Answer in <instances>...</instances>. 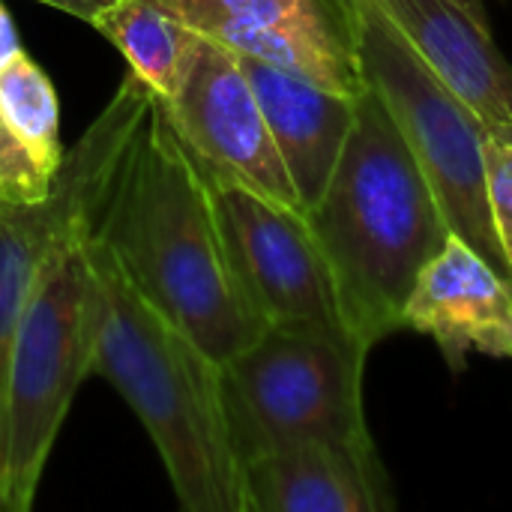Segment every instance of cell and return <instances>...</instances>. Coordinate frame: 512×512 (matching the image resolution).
<instances>
[{
    "mask_svg": "<svg viewBox=\"0 0 512 512\" xmlns=\"http://www.w3.org/2000/svg\"><path fill=\"white\" fill-rule=\"evenodd\" d=\"M426 66L480 117L486 132L512 123V66L453 0H378Z\"/></svg>",
    "mask_w": 512,
    "mask_h": 512,
    "instance_id": "cell-13",
    "label": "cell"
},
{
    "mask_svg": "<svg viewBox=\"0 0 512 512\" xmlns=\"http://www.w3.org/2000/svg\"><path fill=\"white\" fill-rule=\"evenodd\" d=\"M0 114L42 171L54 177L66 153L60 141L57 93L48 75L24 51L0 66Z\"/></svg>",
    "mask_w": 512,
    "mask_h": 512,
    "instance_id": "cell-15",
    "label": "cell"
},
{
    "mask_svg": "<svg viewBox=\"0 0 512 512\" xmlns=\"http://www.w3.org/2000/svg\"><path fill=\"white\" fill-rule=\"evenodd\" d=\"M162 102L201 165L300 210L255 87L231 48L201 36L177 93Z\"/></svg>",
    "mask_w": 512,
    "mask_h": 512,
    "instance_id": "cell-9",
    "label": "cell"
},
{
    "mask_svg": "<svg viewBox=\"0 0 512 512\" xmlns=\"http://www.w3.org/2000/svg\"><path fill=\"white\" fill-rule=\"evenodd\" d=\"M93 27L126 57L159 99H171L195 57L201 33L192 30L171 0H117Z\"/></svg>",
    "mask_w": 512,
    "mask_h": 512,
    "instance_id": "cell-14",
    "label": "cell"
},
{
    "mask_svg": "<svg viewBox=\"0 0 512 512\" xmlns=\"http://www.w3.org/2000/svg\"><path fill=\"white\" fill-rule=\"evenodd\" d=\"M237 60L255 87L300 210L309 213L324 198L342 159L357 114V96L330 90L249 54H237Z\"/></svg>",
    "mask_w": 512,
    "mask_h": 512,
    "instance_id": "cell-12",
    "label": "cell"
},
{
    "mask_svg": "<svg viewBox=\"0 0 512 512\" xmlns=\"http://www.w3.org/2000/svg\"><path fill=\"white\" fill-rule=\"evenodd\" d=\"M369 351L348 327L267 324L222 366L225 414L240 468L285 444L369 438L363 411Z\"/></svg>",
    "mask_w": 512,
    "mask_h": 512,
    "instance_id": "cell-4",
    "label": "cell"
},
{
    "mask_svg": "<svg viewBox=\"0 0 512 512\" xmlns=\"http://www.w3.org/2000/svg\"><path fill=\"white\" fill-rule=\"evenodd\" d=\"M207 39L330 90L360 96L369 81L360 60L354 0H171Z\"/></svg>",
    "mask_w": 512,
    "mask_h": 512,
    "instance_id": "cell-8",
    "label": "cell"
},
{
    "mask_svg": "<svg viewBox=\"0 0 512 512\" xmlns=\"http://www.w3.org/2000/svg\"><path fill=\"white\" fill-rule=\"evenodd\" d=\"M51 183L54 177L42 171V165L15 138V132L6 126L0 114V201H9V204L39 201L51 192Z\"/></svg>",
    "mask_w": 512,
    "mask_h": 512,
    "instance_id": "cell-16",
    "label": "cell"
},
{
    "mask_svg": "<svg viewBox=\"0 0 512 512\" xmlns=\"http://www.w3.org/2000/svg\"><path fill=\"white\" fill-rule=\"evenodd\" d=\"M39 3H45V6H51V9H57V12H66V15H72V18H81V21H87V24L93 27V21H96L108 6H114L117 0H39Z\"/></svg>",
    "mask_w": 512,
    "mask_h": 512,
    "instance_id": "cell-18",
    "label": "cell"
},
{
    "mask_svg": "<svg viewBox=\"0 0 512 512\" xmlns=\"http://www.w3.org/2000/svg\"><path fill=\"white\" fill-rule=\"evenodd\" d=\"M489 135H498V138H504V141H510L512 144V123L510 126H501L498 132H489Z\"/></svg>",
    "mask_w": 512,
    "mask_h": 512,
    "instance_id": "cell-21",
    "label": "cell"
},
{
    "mask_svg": "<svg viewBox=\"0 0 512 512\" xmlns=\"http://www.w3.org/2000/svg\"><path fill=\"white\" fill-rule=\"evenodd\" d=\"M246 512H387L393 492L372 435L300 441L243 462Z\"/></svg>",
    "mask_w": 512,
    "mask_h": 512,
    "instance_id": "cell-11",
    "label": "cell"
},
{
    "mask_svg": "<svg viewBox=\"0 0 512 512\" xmlns=\"http://www.w3.org/2000/svg\"><path fill=\"white\" fill-rule=\"evenodd\" d=\"M96 270L90 372L105 378L147 429L186 512H246L231 444L222 366L159 312L87 237Z\"/></svg>",
    "mask_w": 512,
    "mask_h": 512,
    "instance_id": "cell-3",
    "label": "cell"
},
{
    "mask_svg": "<svg viewBox=\"0 0 512 512\" xmlns=\"http://www.w3.org/2000/svg\"><path fill=\"white\" fill-rule=\"evenodd\" d=\"M402 330L435 339L453 372H462L471 354L512 360L510 285L462 237L447 234L417 276Z\"/></svg>",
    "mask_w": 512,
    "mask_h": 512,
    "instance_id": "cell-10",
    "label": "cell"
},
{
    "mask_svg": "<svg viewBox=\"0 0 512 512\" xmlns=\"http://www.w3.org/2000/svg\"><path fill=\"white\" fill-rule=\"evenodd\" d=\"M306 219L348 330L369 348L402 330L417 276L450 231L417 153L372 84L357 96L342 159Z\"/></svg>",
    "mask_w": 512,
    "mask_h": 512,
    "instance_id": "cell-2",
    "label": "cell"
},
{
    "mask_svg": "<svg viewBox=\"0 0 512 512\" xmlns=\"http://www.w3.org/2000/svg\"><path fill=\"white\" fill-rule=\"evenodd\" d=\"M96 270L87 231L42 267L9 360L3 510L27 512L78 387L93 375Z\"/></svg>",
    "mask_w": 512,
    "mask_h": 512,
    "instance_id": "cell-5",
    "label": "cell"
},
{
    "mask_svg": "<svg viewBox=\"0 0 512 512\" xmlns=\"http://www.w3.org/2000/svg\"><path fill=\"white\" fill-rule=\"evenodd\" d=\"M87 237L219 366L264 333L267 321L234 270L207 177L156 93Z\"/></svg>",
    "mask_w": 512,
    "mask_h": 512,
    "instance_id": "cell-1",
    "label": "cell"
},
{
    "mask_svg": "<svg viewBox=\"0 0 512 512\" xmlns=\"http://www.w3.org/2000/svg\"><path fill=\"white\" fill-rule=\"evenodd\" d=\"M18 51H21V42H18L15 24H12L9 12L3 9V3H0V66H3L6 60H12Z\"/></svg>",
    "mask_w": 512,
    "mask_h": 512,
    "instance_id": "cell-19",
    "label": "cell"
},
{
    "mask_svg": "<svg viewBox=\"0 0 512 512\" xmlns=\"http://www.w3.org/2000/svg\"><path fill=\"white\" fill-rule=\"evenodd\" d=\"M201 171L234 270L264 321L348 327L330 264L306 213L207 165H201Z\"/></svg>",
    "mask_w": 512,
    "mask_h": 512,
    "instance_id": "cell-7",
    "label": "cell"
},
{
    "mask_svg": "<svg viewBox=\"0 0 512 512\" xmlns=\"http://www.w3.org/2000/svg\"><path fill=\"white\" fill-rule=\"evenodd\" d=\"M153 102V90L129 72L99 117L63 153L51 192L39 201H0V510L6 453L9 360L21 315L45 261L72 237L90 228L114 174Z\"/></svg>",
    "mask_w": 512,
    "mask_h": 512,
    "instance_id": "cell-6",
    "label": "cell"
},
{
    "mask_svg": "<svg viewBox=\"0 0 512 512\" xmlns=\"http://www.w3.org/2000/svg\"><path fill=\"white\" fill-rule=\"evenodd\" d=\"M459 9H465L483 30H489L492 24H489V0H453Z\"/></svg>",
    "mask_w": 512,
    "mask_h": 512,
    "instance_id": "cell-20",
    "label": "cell"
},
{
    "mask_svg": "<svg viewBox=\"0 0 512 512\" xmlns=\"http://www.w3.org/2000/svg\"><path fill=\"white\" fill-rule=\"evenodd\" d=\"M486 165H489V195H492V210L498 222L501 243L507 249V258L512 264V144L489 135L486 141Z\"/></svg>",
    "mask_w": 512,
    "mask_h": 512,
    "instance_id": "cell-17",
    "label": "cell"
}]
</instances>
